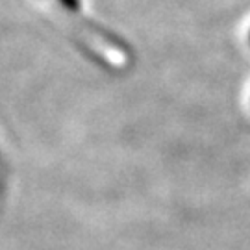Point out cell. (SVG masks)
<instances>
[{
  "mask_svg": "<svg viewBox=\"0 0 250 250\" xmlns=\"http://www.w3.org/2000/svg\"><path fill=\"white\" fill-rule=\"evenodd\" d=\"M58 2L71 11H78L82 8V0H58Z\"/></svg>",
  "mask_w": 250,
  "mask_h": 250,
  "instance_id": "obj_1",
  "label": "cell"
}]
</instances>
